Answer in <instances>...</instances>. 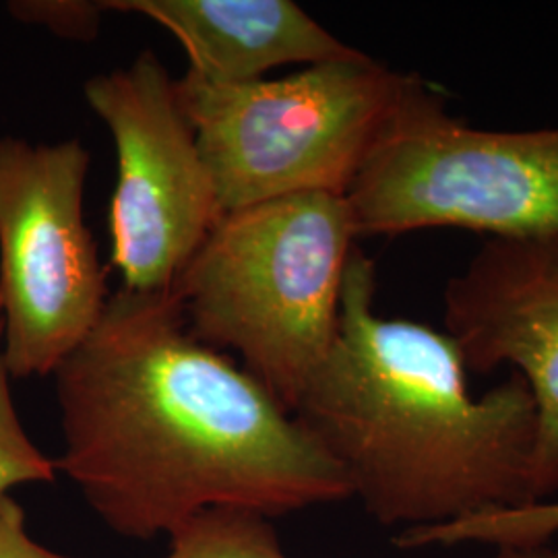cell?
<instances>
[{
    "label": "cell",
    "mask_w": 558,
    "mask_h": 558,
    "mask_svg": "<svg viewBox=\"0 0 558 558\" xmlns=\"http://www.w3.org/2000/svg\"><path fill=\"white\" fill-rule=\"evenodd\" d=\"M54 465L120 538L216 507L278 518L350 499L338 465L242 366L201 343L172 294L120 288L52 373Z\"/></svg>",
    "instance_id": "cell-1"
},
{
    "label": "cell",
    "mask_w": 558,
    "mask_h": 558,
    "mask_svg": "<svg viewBox=\"0 0 558 558\" xmlns=\"http://www.w3.org/2000/svg\"><path fill=\"white\" fill-rule=\"evenodd\" d=\"M377 269L348 260L338 338L294 418L383 527L422 530L536 502V401L509 379L474 398L447 331L375 308Z\"/></svg>",
    "instance_id": "cell-2"
},
{
    "label": "cell",
    "mask_w": 558,
    "mask_h": 558,
    "mask_svg": "<svg viewBox=\"0 0 558 558\" xmlns=\"http://www.w3.org/2000/svg\"><path fill=\"white\" fill-rule=\"evenodd\" d=\"M356 228L345 195L304 193L221 216L172 296L189 331L232 350L294 412L333 348Z\"/></svg>",
    "instance_id": "cell-3"
},
{
    "label": "cell",
    "mask_w": 558,
    "mask_h": 558,
    "mask_svg": "<svg viewBox=\"0 0 558 558\" xmlns=\"http://www.w3.org/2000/svg\"><path fill=\"white\" fill-rule=\"evenodd\" d=\"M345 199L359 240L433 228L558 236V126H472L435 85L408 75Z\"/></svg>",
    "instance_id": "cell-4"
},
{
    "label": "cell",
    "mask_w": 558,
    "mask_h": 558,
    "mask_svg": "<svg viewBox=\"0 0 558 558\" xmlns=\"http://www.w3.org/2000/svg\"><path fill=\"white\" fill-rule=\"evenodd\" d=\"M408 75L362 52L236 85L184 73L177 94L228 214L304 193L345 195Z\"/></svg>",
    "instance_id": "cell-5"
},
{
    "label": "cell",
    "mask_w": 558,
    "mask_h": 558,
    "mask_svg": "<svg viewBox=\"0 0 558 558\" xmlns=\"http://www.w3.org/2000/svg\"><path fill=\"white\" fill-rule=\"evenodd\" d=\"M89 161L80 140H0V315L13 379L52 375L110 299L83 218Z\"/></svg>",
    "instance_id": "cell-6"
},
{
    "label": "cell",
    "mask_w": 558,
    "mask_h": 558,
    "mask_svg": "<svg viewBox=\"0 0 558 558\" xmlns=\"http://www.w3.org/2000/svg\"><path fill=\"white\" fill-rule=\"evenodd\" d=\"M83 96L117 147L110 236L122 290L172 294L223 216L177 80L145 50L124 69L89 77Z\"/></svg>",
    "instance_id": "cell-7"
},
{
    "label": "cell",
    "mask_w": 558,
    "mask_h": 558,
    "mask_svg": "<svg viewBox=\"0 0 558 558\" xmlns=\"http://www.w3.org/2000/svg\"><path fill=\"white\" fill-rule=\"evenodd\" d=\"M468 373L511 366L538 414L534 497L558 493V236L488 239L442 290Z\"/></svg>",
    "instance_id": "cell-8"
},
{
    "label": "cell",
    "mask_w": 558,
    "mask_h": 558,
    "mask_svg": "<svg viewBox=\"0 0 558 558\" xmlns=\"http://www.w3.org/2000/svg\"><path fill=\"white\" fill-rule=\"evenodd\" d=\"M108 13H135L170 32L193 77L218 85L265 80L286 64L356 59L292 0H104Z\"/></svg>",
    "instance_id": "cell-9"
},
{
    "label": "cell",
    "mask_w": 558,
    "mask_h": 558,
    "mask_svg": "<svg viewBox=\"0 0 558 558\" xmlns=\"http://www.w3.org/2000/svg\"><path fill=\"white\" fill-rule=\"evenodd\" d=\"M163 558H288L271 518L244 507H216L182 521Z\"/></svg>",
    "instance_id": "cell-10"
},
{
    "label": "cell",
    "mask_w": 558,
    "mask_h": 558,
    "mask_svg": "<svg viewBox=\"0 0 558 558\" xmlns=\"http://www.w3.org/2000/svg\"><path fill=\"white\" fill-rule=\"evenodd\" d=\"M558 538V499L539 500L515 509L490 511L435 527H422L401 534V550L430 546H527Z\"/></svg>",
    "instance_id": "cell-11"
},
{
    "label": "cell",
    "mask_w": 558,
    "mask_h": 558,
    "mask_svg": "<svg viewBox=\"0 0 558 558\" xmlns=\"http://www.w3.org/2000/svg\"><path fill=\"white\" fill-rule=\"evenodd\" d=\"M11 379L4 362L0 315V497L11 495L21 484L52 482L59 474L54 461L46 458L25 433L11 393Z\"/></svg>",
    "instance_id": "cell-12"
},
{
    "label": "cell",
    "mask_w": 558,
    "mask_h": 558,
    "mask_svg": "<svg viewBox=\"0 0 558 558\" xmlns=\"http://www.w3.org/2000/svg\"><path fill=\"white\" fill-rule=\"evenodd\" d=\"M13 20L41 27L60 40L94 41L101 17L108 13L104 0H13L7 4Z\"/></svg>",
    "instance_id": "cell-13"
},
{
    "label": "cell",
    "mask_w": 558,
    "mask_h": 558,
    "mask_svg": "<svg viewBox=\"0 0 558 558\" xmlns=\"http://www.w3.org/2000/svg\"><path fill=\"white\" fill-rule=\"evenodd\" d=\"M0 558H77L66 557L38 544L29 536L25 513L11 495L0 497Z\"/></svg>",
    "instance_id": "cell-14"
},
{
    "label": "cell",
    "mask_w": 558,
    "mask_h": 558,
    "mask_svg": "<svg viewBox=\"0 0 558 558\" xmlns=\"http://www.w3.org/2000/svg\"><path fill=\"white\" fill-rule=\"evenodd\" d=\"M486 558H558V542H542L527 546H495Z\"/></svg>",
    "instance_id": "cell-15"
}]
</instances>
